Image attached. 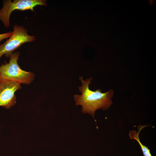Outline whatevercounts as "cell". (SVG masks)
Returning <instances> with one entry per match:
<instances>
[{"mask_svg": "<svg viewBox=\"0 0 156 156\" xmlns=\"http://www.w3.org/2000/svg\"><path fill=\"white\" fill-rule=\"evenodd\" d=\"M1 78V77H0V78Z\"/></svg>", "mask_w": 156, "mask_h": 156, "instance_id": "obj_8", "label": "cell"}, {"mask_svg": "<svg viewBox=\"0 0 156 156\" xmlns=\"http://www.w3.org/2000/svg\"><path fill=\"white\" fill-rule=\"evenodd\" d=\"M45 0H6L3 1V7L0 10V20L6 27L10 26V18L12 12L15 10L24 11L31 10L38 5L47 6Z\"/></svg>", "mask_w": 156, "mask_h": 156, "instance_id": "obj_3", "label": "cell"}, {"mask_svg": "<svg viewBox=\"0 0 156 156\" xmlns=\"http://www.w3.org/2000/svg\"><path fill=\"white\" fill-rule=\"evenodd\" d=\"M12 31H10L7 33L0 34V45L1 41L5 39L10 38L12 35Z\"/></svg>", "mask_w": 156, "mask_h": 156, "instance_id": "obj_7", "label": "cell"}, {"mask_svg": "<svg viewBox=\"0 0 156 156\" xmlns=\"http://www.w3.org/2000/svg\"><path fill=\"white\" fill-rule=\"evenodd\" d=\"M13 28L10 38L0 45V58L4 55L9 57L12 52L22 44L36 40V37L28 35L27 30L24 27L16 24Z\"/></svg>", "mask_w": 156, "mask_h": 156, "instance_id": "obj_4", "label": "cell"}, {"mask_svg": "<svg viewBox=\"0 0 156 156\" xmlns=\"http://www.w3.org/2000/svg\"><path fill=\"white\" fill-rule=\"evenodd\" d=\"M92 79V77L84 80L83 77H79L81 84L79 87L78 89L81 94L74 95L73 99L76 105L81 106L82 113L88 114L94 118L97 110L105 111L111 106L114 92L112 89L105 92H102L100 89L95 91L91 90L89 86L91 83Z\"/></svg>", "mask_w": 156, "mask_h": 156, "instance_id": "obj_1", "label": "cell"}, {"mask_svg": "<svg viewBox=\"0 0 156 156\" xmlns=\"http://www.w3.org/2000/svg\"><path fill=\"white\" fill-rule=\"evenodd\" d=\"M144 127L143 126L139 127L138 131L135 130H130L129 132V137L130 139H134L138 142L140 146L143 156H152L148 147L142 144L139 138V133Z\"/></svg>", "mask_w": 156, "mask_h": 156, "instance_id": "obj_6", "label": "cell"}, {"mask_svg": "<svg viewBox=\"0 0 156 156\" xmlns=\"http://www.w3.org/2000/svg\"><path fill=\"white\" fill-rule=\"evenodd\" d=\"M19 52H14L10 56L9 63L0 66L1 78L20 83L29 84L34 80L35 75L31 72L21 69L18 63Z\"/></svg>", "mask_w": 156, "mask_h": 156, "instance_id": "obj_2", "label": "cell"}, {"mask_svg": "<svg viewBox=\"0 0 156 156\" xmlns=\"http://www.w3.org/2000/svg\"><path fill=\"white\" fill-rule=\"evenodd\" d=\"M21 84L0 78V106L9 109L16 103L15 92L21 89Z\"/></svg>", "mask_w": 156, "mask_h": 156, "instance_id": "obj_5", "label": "cell"}]
</instances>
